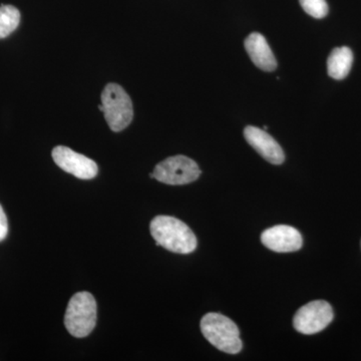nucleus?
I'll use <instances>...</instances> for the list:
<instances>
[{
    "label": "nucleus",
    "mask_w": 361,
    "mask_h": 361,
    "mask_svg": "<svg viewBox=\"0 0 361 361\" xmlns=\"http://www.w3.org/2000/svg\"><path fill=\"white\" fill-rule=\"evenodd\" d=\"M152 237L157 245L179 254L195 251L197 239L193 231L184 222L171 216H157L152 220Z\"/></svg>",
    "instance_id": "f257e3e1"
},
{
    "label": "nucleus",
    "mask_w": 361,
    "mask_h": 361,
    "mask_svg": "<svg viewBox=\"0 0 361 361\" xmlns=\"http://www.w3.org/2000/svg\"><path fill=\"white\" fill-rule=\"evenodd\" d=\"M201 330L207 341L216 348L236 355L242 349V341L237 325L220 313H208L202 318Z\"/></svg>",
    "instance_id": "f03ea898"
},
{
    "label": "nucleus",
    "mask_w": 361,
    "mask_h": 361,
    "mask_svg": "<svg viewBox=\"0 0 361 361\" xmlns=\"http://www.w3.org/2000/svg\"><path fill=\"white\" fill-rule=\"evenodd\" d=\"M97 323V302L90 292H78L71 297L65 315V325L71 336H89Z\"/></svg>",
    "instance_id": "7ed1b4c3"
},
{
    "label": "nucleus",
    "mask_w": 361,
    "mask_h": 361,
    "mask_svg": "<svg viewBox=\"0 0 361 361\" xmlns=\"http://www.w3.org/2000/svg\"><path fill=\"white\" fill-rule=\"evenodd\" d=\"M104 115L113 132H122L129 127L134 118L132 99L120 85H106L102 92Z\"/></svg>",
    "instance_id": "20e7f679"
},
{
    "label": "nucleus",
    "mask_w": 361,
    "mask_h": 361,
    "mask_svg": "<svg viewBox=\"0 0 361 361\" xmlns=\"http://www.w3.org/2000/svg\"><path fill=\"white\" fill-rule=\"evenodd\" d=\"M196 161L186 156H174L159 163L149 177L168 185H186L200 177Z\"/></svg>",
    "instance_id": "39448f33"
},
{
    "label": "nucleus",
    "mask_w": 361,
    "mask_h": 361,
    "mask_svg": "<svg viewBox=\"0 0 361 361\" xmlns=\"http://www.w3.org/2000/svg\"><path fill=\"white\" fill-rule=\"evenodd\" d=\"M334 319L331 305L324 300H315L302 306L294 316L293 325L302 334H318Z\"/></svg>",
    "instance_id": "423d86ee"
},
{
    "label": "nucleus",
    "mask_w": 361,
    "mask_h": 361,
    "mask_svg": "<svg viewBox=\"0 0 361 361\" xmlns=\"http://www.w3.org/2000/svg\"><path fill=\"white\" fill-rule=\"evenodd\" d=\"M52 159L59 168L82 180H92L97 177L96 161L78 154L65 146H58L52 149Z\"/></svg>",
    "instance_id": "0eeeda50"
},
{
    "label": "nucleus",
    "mask_w": 361,
    "mask_h": 361,
    "mask_svg": "<svg viewBox=\"0 0 361 361\" xmlns=\"http://www.w3.org/2000/svg\"><path fill=\"white\" fill-rule=\"evenodd\" d=\"M263 245L279 253H288L299 250L303 240L295 228L287 225H278L265 230L261 235Z\"/></svg>",
    "instance_id": "6e6552de"
},
{
    "label": "nucleus",
    "mask_w": 361,
    "mask_h": 361,
    "mask_svg": "<svg viewBox=\"0 0 361 361\" xmlns=\"http://www.w3.org/2000/svg\"><path fill=\"white\" fill-rule=\"evenodd\" d=\"M244 137L252 148L266 161L273 165H281L283 163L285 160L283 149L266 130L249 126L244 130Z\"/></svg>",
    "instance_id": "1a4fd4ad"
},
{
    "label": "nucleus",
    "mask_w": 361,
    "mask_h": 361,
    "mask_svg": "<svg viewBox=\"0 0 361 361\" xmlns=\"http://www.w3.org/2000/svg\"><path fill=\"white\" fill-rule=\"evenodd\" d=\"M245 49L254 65L265 71L276 70L277 61L267 40L262 35L253 32L245 39Z\"/></svg>",
    "instance_id": "9d476101"
},
{
    "label": "nucleus",
    "mask_w": 361,
    "mask_h": 361,
    "mask_svg": "<svg viewBox=\"0 0 361 361\" xmlns=\"http://www.w3.org/2000/svg\"><path fill=\"white\" fill-rule=\"evenodd\" d=\"M353 63V54L349 47H337L330 54L327 61V71L334 80H343L348 77Z\"/></svg>",
    "instance_id": "9b49d317"
},
{
    "label": "nucleus",
    "mask_w": 361,
    "mask_h": 361,
    "mask_svg": "<svg viewBox=\"0 0 361 361\" xmlns=\"http://www.w3.org/2000/svg\"><path fill=\"white\" fill-rule=\"evenodd\" d=\"M20 13L13 6H0V39H6L18 28Z\"/></svg>",
    "instance_id": "f8f14e48"
},
{
    "label": "nucleus",
    "mask_w": 361,
    "mask_h": 361,
    "mask_svg": "<svg viewBox=\"0 0 361 361\" xmlns=\"http://www.w3.org/2000/svg\"><path fill=\"white\" fill-rule=\"evenodd\" d=\"M303 11L314 18H323L329 13L326 0H299Z\"/></svg>",
    "instance_id": "ddd939ff"
},
{
    "label": "nucleus",
    "mask_w": 361,
    "mask_h": 361,
    "mask_svg": "<svg viewBox=\"0 0 361 361\" xmlns=\"http://www.w3.org/2000/svg\"><path fill=\"white\" fill-rule=\"evenodd\" d=\"M7 233H8V224H7L6 215L0 205V242L6 238Z\"/></svg>",
    "instance_id": "4468645a"
},
{
    "label": "nucleus",
    "mask_w": 361,
    "mask_h": 361,
    "mask_svg": "<svg viewBox=\"0 0 361 361\" xmlns=\"http://www.w3.org/2000/svg\"><path fill=\"white\" fill-rule=\"evenodd\" d=\"M99 111H104V106L103 104H99Z\"/></svg>",
    "instance_id": "2eb2a0df"
}]
</instances>
